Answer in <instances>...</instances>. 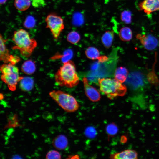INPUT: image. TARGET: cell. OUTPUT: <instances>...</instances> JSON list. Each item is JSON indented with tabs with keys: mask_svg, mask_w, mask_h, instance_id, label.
<instances>
[{
	"mask_svg": "<svg viewBox=\"0 0 159 159\" xmlns=\"http://www.w3.org/2000/svg\"><path fill=\"white\" fill-rule=\"evenodd\" d=\"M54 78L58 85L68 88L75 87L80 81L75 65L70 60L63 63V65L56 72Z\"/></svg>",
	"mask_w": 159,
	"mask_h": 159,
	"instance_id": "6da1fadb",
	"label": "cell"
},
{
	"mask_svg": "<svg viewBox=\"0 0 159 159\" xmlns=\"http://www.w3.org/2000/svg\"><path fill=\"white\" fill-rule=\"evenodd\" d=\"M12 40L15 45L12 49L19 50L21 54L26 57L31 56L37 46L36 40L31 38L29 33L23 29L14 32Z\"/></svg>",
	"mask_w": 159,
	"mask_h": 159,
	"instance_id": "7a4b0ae2",
	"label": "cell"
},
{
	"mask_svg": "<svg viewBox=\"0 0 159 159\" xmlns=\"http://www.w3.org/2000/svg\"><path fill=\"white\" fill-rule=\"evenodd\" d=\"M98 82L100 91L111 100L123 96L127 92L126 86L115 78H99Z\"/></svg>",
	"mask_w": 159,
	"mask_h": 159,
	"instance_id": "3957f363",
	"label": "cell"
},
{
	"mask_svg": "<svg viewBox=\"0 0 159 159\" xmlns=\"http://www.w3.org/2000/svg\"><path fill=\"white\" fill-rule=\"evenodd\" d=\"M0 69L2 73L1 76V80L7 85L9 90L15 91L18 82L24 77L19 76L18 68L9 63L1 65Z\"/></svg>",
	"mask_w": 159,
	"mask_h": 159,
	"instance_id": "277c9868",
	"label": "cell"
},
{
	"mask_svg": "<svg viewBox=\"0 0 159 159\" xmlns=\"http://www.w3.org/2000/svg\"><path fill=\"white\" fill-rule=\"evenodd\" d=\"M50 96L63 109L69 112L77 111L80 105L73 96L60 90H53L49 93Z\"/></svg>",
	"mask_w": 159,
	"mask_h": 159,
	"instance_id": "5b68a950",
	"label": "cell"
},
{
	"mask_svg": "<svg viewBox=\"0 0 159 159\" xmlns=\"http://www.w3.org/2000/svg\"><path fill=\"white\" fill-rule=\"evenodd\" d=\"M46 28L50 30L54 38L57 39L64 28L63 19L55 13L49 14L45 19Z\"/></svg>",
	"mask_w": 159,
	"mask_h": 159,
	"instance_id": "8992f818",
	"label": "cell"
},
{
	"mask_svg": "<svg viewBox=\"0 0 159 159\" xmlns=\"http://www.w3.org/2000/svg\"><path fill=\"white\" fill-rule=\"evenodd\" d=\"M126 84L130 89L136 90L143 87L145 79L143 74L138 71L131 72L126 80Z\"/></svg>",
	"mask_w": 159,
	"mask_h": 159,
	"instance_id": "52a82bcc",
	"label": "cell"
},
{
	"mask_svg": "<svg viewBox=\"0 0 159 159\" xmlns=\"http://www.w3.org/2000/svg\"><path fill=\"white\" fill-rule=\"evenodd\" d=\"M136 38L139 40L144 48L147 50H154L158 46V39L152 34H138L136 35Z\"/></svg>",
	"mask_w": 159,
	"mask_h": 159,
	"instance_id": "ba28073f",
	"label": "cell"
},
{
	"mask_svg": "<svg viewBox=\"0 0 159 159\" xmlns=\"http://www.w3.org/2000/svg\"><path fill=\"white\" fill-rule=\"evenodd\" d=\"M138 6L140 10L149 14L159 10V0H144L138 4Z\"/></svg>",
	"mask_w": 159,
	"mask_h": 159,
	"instance_id": "9c48e42d",
	"label": "cell"
},
{
	"mask_svg": "<svg viewBox=\"0 0 159 159\" xmlns=\"http://www.w3.org/2000/svg\"><path fill=\"white\" fill-rule=\"evenodd\" d=\"M83 81L85 94L89 99L94 102L99 101L101 97L98 91L89 84L88 80L86 77L83 78Z\"/></svg>",
	"mask_w": 159,
	"mask_h": 159,
	"instance_id": "30bf717a",
	"label": "cell"
},
{
	"mask_svg": "<svg viewBox=\"0 0 159 159\" xmlns=\"http://www.w3.org/2000/svg\"><path fill=\"white\" fill-rule=\"evenodd\" d=\"M85 54L88 58L92 60L97 59L100 62H105L108 59L106 56H100L99 50L93 47H88L85 51Z\"/></svg>",
	"mask_w": 159,
	"mask_h": 159,
	"instance_id": "8fae6325",
	"label": "cell"
},
{
	"mask_svg": "<svg viewBox=\"0 0 159 159\" xmlns=\"http://www.w3.org/2000/svg\"><path fill=\"white\" fill-rule=\"evenodd\" d=\"M138 154L136 151L127 149L111 154L110 158L114 159H136L138 158Z\"/></svg>",
	"mask_w": 159,
	"mask_h": 159,
	"instance_id": "7c38bea8",
	"label": "cell"
},
{
	"mask_svg": "<svg viewBox=\"0 0 159 159\" xmlns=\"http://www.w3.org/2000/svg\"><path fill=\"white\" fill-rule=\"evenodd\" d=\"M7 40L4 39L1 34H0V60L4 63L10 62L13 56L10 54L9 51L5 45V42Z\"/></svg>",
	"mask_w": 159,
	"mask_h": 159,
	"instance_id": "4fadbf2b",
	"label": "cell"
},
{
	"mask_svg": "<svg viewBox=\"0 0 159 159\" xmlns=\"http://www.w3.org/2000/svg\"><path fill=\"white\" fill-rule=\"evenodd\" d=\"M68 144V140L66 137L63 135L56 136L53 139L52 145L56 149L59 150L65 149Z\"/></svg>",
	"mask_w": 159,
	"mask_h": 159,
	"instance_id": "5bb4252c",
	"label": "cell"
},
{
	"mask_svg": "<svg viewBox=\"0 0 159 159\" xmlns=\"http://www.w3.org/2000/svg\"><path fill=\"white\" fill-rule=\"evenodd\" d=\"M129 72L127 69L121 67L115 70L114 77L115 79L122 83L126 81Z\"/></svg>",
	"mask_w": 159,
	"mask_h": 159,
	"instance_id": "9a60e30c",
	"label": "cell"
},
{
	"mask_svg": "<svg viewBox=\"0 0 159 159\" xmlns=\"http://www.w3.org/2000/svg\"><path fill=\"white\" fill-rule=\"evenodd\" d=\"M114 37V32L113 30L106 31L101 37L102 42L107 48H109L112 45Z\"/></svg>",
	"mask_w": 159,
	"mask_h": 159,
	"instance_id": "2e32d148",
	"label": "cell"
},
{
	"mask_svg": "<svg viewBox=\"0 0 159 159\" xmlns=\"http://www.w3.org/2000/svg\"><path fill=\"white\" fill-rule=\"evenodd\" d=\"M20 82V88L24 91H30L33 87L34 81L33 79L30 77H24Z\"/></svg>",
	"mask_w": 159,
	"mask_h": 159,
	"instance_id": "e0dca14e",
	"label": "cell"
},
{
	"mask_svg": "<svg viewBox=\"0 0 159 159\" xmlns=\"http://www.w3.org/2000/svg\"><path fill=\"white\" fill-rule=\"evenodd\" d=\"M36 69L35 63L31 60L25 61L21 67V71L24 73L30 75L33 74Z\"/></svg>",
	"mask_w": 159,
	"mask_h": 159,
	"instance_id": "ac0fdd59",
	"label": "cell"
},
{
	"mask_svg": "<svg viewBox=\"0 0 159 159\" xmlns=\"http://www.w3.org/2000/svg\"><path fill=\"white\" fill-rule=\"evenodd\" d=\"M119 35L121 40L124 42L130 41L132 39V33L131 29L128 27H124L120 30Z\"/></svg>",
	"mask_w": 159,
	"mask_h": 159,
	"instance_id": "d6986e66",
	"label": "cell"
},
{
	"mask_svg": "<svg viewBox=\"0 0 159 159\" xmlns=\"http://www.w3.org/2000/svg\"><path fill=\"white\" fill-rule=\"evenodd\" d=\"M31 4L30 0H15L14 5L16 9L20 11L28 9Z\"/></svg>",
	"mask_w": 159,
	"mask_h": 159,
	"instance_id": "ffe728a7",
	"label": "cell"
},
{
	"mask_svg": "<svg viewBox=\"0 0 159 159\" xmlns=\"http://www.w3.org/2000/svg\"><path fill=\"white\" fill-rule=\"evenodd\" d=\"M67 41L73 44L77 43L80 39V34L77 32L72 31L69 32L67 37Z\"/></svg>",
	"mask_w": 159,
	"mask_h": 159,
	"instance_id": "44dd1931",
	"label": "cell"
},
{
	"mask_svg": "<svg viewBox=\"0 0 159 159\" xmlns=\"http://www.w3.org/2000/svg\"><path fill=\"white\" fill-rule=\"evenodd\" d=\"M120 18L121 20L126 24H129L132 21V13L130 11L125 10L121 14Z\"/></svg>",
	"mask_w": 159,
	"mask_h": 159,
	"instance_id": "7402d4cb",
	"label": "cell"
},
{
	"mask_svg": "<svg viewBox=\"0 0 159 159\" xmlns=\"http://www.w3.org/2000/svg\"><path fill=\"white\" fill-rule=\"evenodd\" d=\"M106 131L108 135H115L118 131L117 126L116 124L113 123L109 124L106 127Z\"/></svg>",
	"mask_w": 159,
	"mask_h": 159,
	"instance_id": "603a6c76",
	"label": "cell"
},
{
	"mask_svg": "<svg viewBox=\"0 0 159 159\" xmlns=\"http://www.w3.org/2000/svg\"><path fill=\"white\" fill-rule=\"evenodd\" d=\"M36 24V21L34 18L32 16H29L26 18L23 23L25 27L31 29L34 27Z\"/></svg>",
	"mask_w": 159,
	"mask_h": 159,
	"instance_id": "cb8c5ba5",
	"label": "cell"
},
{
	"mask_svg": "<svg viewBox=\"0 0 159 159\" xmlns=\"http://www.w3.org/2000/svg\"><path fill=\"white\" fill-rule=\"evenodd\" d=\"M97 131L93 126H90L87 127L85 129V135L89 138L92 139L94 138L97 135Z\"/></svg>",
	"mask_w": 159,
	"mask_h": 159,
	"instance_id": "d4e9b609",
	"label": "cell"
},
{
	"mask_svg": "<svg viewBox=\"0 0 159 159\" xmlns=\"http://www.w3.org/2000/svg\"><path fill=\"white\" fill-rule=\"evenodd\" d=\"M46 159H60L61 158V155L57 151L52 150L49 151L46 156Z\"/></svg>",
	"mask_w": 159,
	"mask_h": 159,
	"instance_id": "484cf974",
	"label": "cell"
},
{
	"mask_svg": "<svg viewBox=\"0 0 159 159\" xmlns=\"http://www.w3.org/2000/svg\"><path fill=\"white\" fill-rule=\"evenodd\" d=\"M17 126H19L18 124L17 117V115L15 114L11 119H10L9 120L8 124L6 126L5 128L8 127H15Z\"/></svg>",
	"mask_w": 159,
	"mask_h": 159,
	"instance_id": "4316f807",
	"label": "cell"
},
{
	"mask_svg": "<svg viewBox=\"0 0 159 159\" xmlns=\"http://www.w3.org/2000/svg\"><path fill=\"white\" fill-rule=\"evenodd\" d=\"M32 4L34 7L39 8L44 6L45 3L44 0H33Z\"/></svg>",
	"mask_w": 159,
	"mask_h": 159,
	"instance_id": "83f0119b",
	"label": "cell"
},
{
	"mask_svg": "<svg viewBox=\"0 0 159 159\" xmlns=\"http://www.w3.org/2000/svg\"><path fill=\"white\" fill-rule=\"evenodd\" d=\"M122 139L121 140L122 141V142L125 143L127 141V138L125 136H122Z\"/></svg>",
	"mask_w": 159,
	"mask_h": 159,
	"instance_id": "f1b7e54d",
	"label": "cell"
},
{
	"mask_svg": "<svg viewBox=\"0 0 159 159\" xmlns=\"http://www.w3.org/2000/svg\"><path fill=\"white\" fill-rule=\"evenodd\" d=\"M7 0H0V3L1 4H3L5 3Z\"/></svg>",
	"mask_w": 159,
	"mask_h": 159,
	"instance_id": "f546056e",
	"label": "cell"
},
{
	"mask_svg": "<svg viewBox=\"0 0 159 159\" xmlns=\"http://www.w3.org/2000/svg\"><path fill=\"white\" fill-rule=\"evenodd\" d=\"M4 98V96L2 94L0 93V99L1 100Z\"/></svg>",
	"mask_w": 159,
	"mask_h": 159,
	"instance_id": "4dcf8cb0",
	"label": "cell"
}]
</instances>
